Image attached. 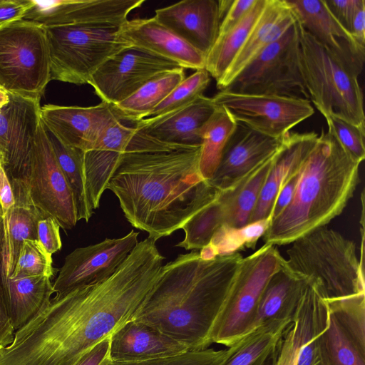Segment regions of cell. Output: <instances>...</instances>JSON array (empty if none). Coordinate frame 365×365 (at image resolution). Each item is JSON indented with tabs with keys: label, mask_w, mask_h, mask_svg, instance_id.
Instances as JSON below:
<instances>
[{
	"label": "cell",
	"mask_w": 365,
	"mask_h": 365,
	"mask_svg": "<svg viewBox=\"0 0 365 365\" xmlns=\"http://www.w3.org/2000/svg\"><path fill=\"white\" fill-rule=\"evenodd\" d=\"M178 68L173 61L131 46L105 61L88 83L103 102L115 105L155 77Z\"/></svg>",
	"instance_id": "cell-12"
},
{
	"label": "cell",
	"mask_w": 365,
	"mask_h": 365,
	"mask_svg": "<svg viewBox=\"0 0 365 365\" xmlns=\"http://www.w3.org/2000/svg\"><path fill=\"white\" fill-rule=\"evenodd\" d=\"M212 98L215 106L223 107L237 123L275 138H282L314 113L310 101L305 99L227 91H220Z\"/></svg>",
	"instance_id": "cell-11"
},
{
	"label": "cell",
	"mask_w": 365,
	"mask_h": 365,
	"mask_svg": "<svg viewBox=\"0 0 365 365\" xmlns=\"http://www.w3.org/2000/svg\"><path fill=\"white\" fill-rule=\"evenodd\" d=\"M284 260L277 247L269 244L243 257L236 279L210 331L211 344L230 347L252 331L261 294Z\"/></svg>",
	"instance_id": "cell-9"
},
{
	"label": "cell",
	"mask_w": 365,
	"mask_h": 365,
	"mask_svg": "<svg viewBox=\"0 0 365 365\" xmlns=\"http://www.w3.org/2000/svg\"><path fill=\"white\" fill-rule=\"evenodd\" d=\"M25 182L33 204L45 215L55 218L63 230L76 225L73 195L56 162L41 120Z\"/></svg>",
	"instance_id": "cell-13"
},
{
	"label": "cell",
	"mask_w": 365,
	"mask_h": 365,
	"mask_svg": "<svg viewBox=\"0 0 365 365\" xmlns=\"http://www.w3.org/2000/svg\"><path fill=\"white\" fill-rule=\"evenodd\" d=\"M271 218L250 222L240 227L222 225L214 234L210 243L199 251L202 259L239 253L245 249H254L257 241L267 232Z\"/></svg>",
	"instance_id": "cell-37"
},
{
	"label": "cell",
	"mask_w": 365,
	"mask_h": 365,
	"mask_svg": "<svg viewBox=\"0 0 365 365\" xmlns=\"http://www.w3.org/2000/svg\"><path fill=\"white\" fill-rule=\"evenodd\" d=\"M325 119L328 130L351 157L361 163L365 158V128L334 116H329Z\"/></svg>",
	"instance_id": "cell-42"
},
{
	"label": "cell",
	"mask_w": 365,
	"mask_h": 365,
	"mask_svg": "<svg viewBox=\"0 0 365 365\" xmlns=\"http://www.w3.org/2000/svg\"><path fill=\"white\" fill-rule=\"evenodd\" d=\"M282 139L283 137L272 138L243 123H237L208 182L220 192L233 188L275 154L282 145Z\"/></svg>",
	"instance_id": "cell-17"
},
{
	"label": "cell",
	"mask_w": 365,
	"mask_h": 365,
	"mask_svg": "<svg viewBox=\"0 0 365 365\" xmlns=\"http://www.w3.org/2000/svg\"><path fill=\"white\" fill-rule=\"evenodd\" d=\"M279 344L280 342L277 345V346L262 361V362L259 365H276L279 355Z\"/></svg>",
	"instance_id": "cell-54"
},
{
	"label": "cell",
	"mask_w": 365,
	"mask_h": 365,
	"mask_svg": "<svg viewBox=\"0 0 365 365\" xmlns=\"http://www.w3.org/2000/svg\"><path fill=\"white\" fill-rule=\"evenodd\" d=\"M324 2L336 19L349 32L352 21L364 0H324Z\"/></svg>",
	"instance_id": "cell-46"
},
{
	"label": "cell",
	"mask_w": 365,
	"mask_h": 365,
	"mask_svg": "<svg viewBox=\"0 0 365 365\" xmlns=\"http://www.w3.org/2000/svg\"><path fill=\"white\" fill-rule=\"evenodd\" d=\"M359 165L331 131L322 129L299 168L292 200L271 220L263 236L264 244L289 245L327 226L352 197Z\"/></svg>",
	"instance_id": "cell-4"
},
{
	"label": "cell",
	"mask_w": 365,
	"mask_h": 365,
	"mask_svg": "<svg viewBox=\"0 0 365 365\" xmlns=\"http://www.w3.org/2000/svg\"><path fill=\"white\" fill-rule=\"evenodd\" d=\"M291 324L274 322L257 328L228 347L218 365H259L277 346Z\"/></svg>",
	"instance_id": "cell-34"
},
{
	"label": "cell",
	"mask_w": 365,
	"mask_h": 365,
	"mask_svg": "<svg viewBox=\"0 0 365 365\" xmlns=\"http://www.w3.org/2000/svg\"><path fill=\"white\" fill-rule=\"evenodd\" d=\"M275 154L233 188L220 192L218 198L223 207L224 225L240 227L250 223Z\"/></svg>",
	"instance_id": "cell-31"
},
{
	"label": "cell",
	"mask_w": 365,
	"mask_h": 365,
	"mask_svg": "<svg viewBox=\"0 0 365 365\" xmlns=\"http://www.w3.org/2000/svg\"><path fill=\"white\" fill-rule=\"evenodd\" d=\"M222 91L309 101L300 68L296 19Z\"/></svg>",
	"instance_id": "cell-10"
},
{
	"label": "cell",
	"mask_w": 365,
	"mask_h": 365,
	"mask_svg": "<svg viewBox=\"0 0 365 365\" xmlns=\"http://www.w3.org/2000/svg\"><path fill=\"white\" fill-rule=\"evenodd\" d=\"M327 322V302L309 281L293 321L299 338L295 365H322L319 337Z\"/></svg>",
	"instance_id": "cell-28"
},
{
	"label": "cell",
	"mask_w": 365,
	"mask_h": 365,
	"mask_svg": "<svg viewBox=\"0 0 365 365\" xmlns=\"http://www.w3.org/2000/svg\"><path fill=\"white\" fill-rule=\"evenodd\" d=\"M148 237L108 279L56 295L0 349V365H71L139 310L165 257Z\"/></svg>",
	"instance_id": "cell-1"
},
{
	"label": "cell",
	"mask_w": 365,
	"mask_h": 365,
	"mask_svg": "<svg viewBox=\"0 0 365 365\" xmlns=\"http://www.w3.org/2000/svg\"><path fill=\"white\" fill-rule=\"evenodd\" d=\"M297 24L300 68L309 101L324 118L336 117L365 128L363 92L358 80L361 71L336 57Z\"/></svg>",
	"instance_id": "cell-6"
},
{
	"label": "cell",
	"mask_w": 365,
	"mask_h": 365,
	"mask_svg": "<svg viewBox=\"0 0 365 365\" xmlns=\"http://www.w3.org/2000/svg\"><path fill=\"white\" fill-rule=\"evenodd\" d=\"M215 109L212 98L203 95L164 120L139 130L172 145L200 147V129Z\"/></svg>",
	"instance_id": "cell-29"
},
{
	"label": "cell",
	"mask_w": 365,
	"mask_h": 365,
	"mask_svg": "<svg viewBox=\"0 0 365 365\" xmlns=\"http://www.w3.org/2000/svg\"><path fill=\"white\" fill-rule=\"evenodd\" d=\"M3 215V212H2V209H1V203H0V215Z\"/></svg>",
	"instance_id": "cell-56"
},
{
	"label": "cell",
	"mask_w": 365,
	"mask_h": 365,
	"mask_svg": "<svg viewBox=\"0 0 365 365\" xmlns=\"http://www.w3.org/2000/svg\"><path fill=\"white\" fill-rule=\"evenodd\" d=\"M4 237L3 215H0V348L10 345L14 337L15 330L11 324L6 309L1 282V257Z\"/></svg>",
	"instance_id": "cell-45"
},
{
	"label": "cell",
	"mask_w": 365,
	"mask_h": 365,
	"mask_svg": "<svg viewBox=\"0 0 365 365\" xmlns=\"http://www.w3.org/2000/svg\"><path fill=\"white\" fill-rule=\"evenodd\" d=\"M185 68H178L148 81L123 101L111 105L121 120L135 123L143 119L185 78Z\"/></svg>",
	"instance_id": "cell-32"
},
{
	"label": "cell",
	"mask_w": 365,
	"mask_h": 365,
	"mask_svg": "<svg viewBox=\"0 0 365 365\" xmlns=\"http://www.w3.org/2000/svg\"><path fill=\"white\" fill-rule=\"evenodd\" d=\"M349 33L360 45L365 46V5L357 11Z\"/></svg>",
	"instance_id": "cell-53"
},
{
	"label": "cell",
	"mask_w": 365,
	"mask_h": 365,
	"mask_svg": "<svg viewBox=\"0 0 365 365\" xmlns=\"http://www.w3.org/2000/svg\"><path fill=\"white\" fill-rule=\"evenodd\" d=\"M120 26L107 23L43 26L51 80L88 83L105 61L132 46L123 38Z\"/></svg>",
	"instance_id": "cell-7"
},
{
	"label": "cell",
	"mask_w": 365,
	"mask_h": 365,
	"mask_svg": "<svg viewBox=\"0 0 365 365\" xmlns=\"http://www.w3.org/2000/svg\"><path fill=\"white\" fill-rule=\"evenodd\" d=\"M59 229V224L51 216L41 218L37 224V239L51 255L60 250L62 246Z\"/></svg>",
	"instance_id": "cell-44"
},
{
	"label": "cell",
	"mask_w": 365,
	"mask_h": 365,
	"mask_svg": "<svg viewBox=\"0 0 365 365\" xmlns=\"http://www.w3.org/2000/svg\"><path fill=\"white\" fill-rule=\"evenodd\" d=\"M296 21L336 57L362 71L365 46L339 24L324 0H285Z\"/></svg>",
	"instance_id": "cell-20"
},
{
	"label": "cell",
	"mask_w": 365,
	"mask_h": 365,
	"mask_svg": "<svg viewBox=\"0 0 365 365\" xmlns=\"http://www.w3.org/2000/svg\"><path fill=\"white\" fill-rule=\"evenodd\" d=\"M240 253L205 260L197 250L163 265L159 277L133 320L146 324L200 351L241 267Z\"/></svg>",
	"instance_id": "cell-3"
},
{
	"label": "cell",
	"mask_w": 365,
	"mask_h": 365,
	"mask_svg": "<svg viewBox=\"0 0 365 365\" xmlns=\"http://www.w3.org/2000/svg\"><path fill=\"white\" fill-rule=\"evenodd\" d=\"M327 307V326L319 337L322 365H365L364 305L341 302Z\"/></svg>",
	"instance_id": "cell-16"
},
{
	"label": "cell",
	"mask_w": 365,
	"mask_h": 365,
	"mask_svg": "<svg viewBox=\"0 0 365 365\" xmlns=\"http://www.w3.org/2000/svg\"><path fill=\"white\" fill-rule=\"evenodd\" d=\"M120 33L132 46L173 61L183 68H205L206 56L160 24L154 16L128 20L121 25Z\"/></svg>",
	"instance_id": "cell-22"
},
{
	"label": "cell",
	"mask_w": 365,
	"mask_h": 365,
	"mask_svg": "<svg viewBox=\"0 0 365 365\" xmlns=\"http://www.w3.org/2000/svg\"><path fill=\"white\" fill-rule=\"evenodd\" d=\"M46 131L56 162L71 190L78 221L88 222L94 211L86 186L84 151L63 144L47 129Z\"/></svg>",
	"instance_id": "cell-35"
},
{
	"label": "cell",
	"mask_w": 365,
	"mask_h": 365,
	"mask_svg": "<svg viewBox=\"0 0 365 365\" xmlns=\"http://www.w3.org/2000/svg\"><path fill=\"white\" fill-rule=\"evenodd\" d=\"M139 232L131 230L120 238H106L78 247L68 254L53 284L56 295L96 284L110 277L137 245Z\"/></svg>",
	"instance_id": "cell-14"
},
{
	"label": "cell",
	"mask_w": 365,
	"mask_h": 365,
	"mask_svg": "<svg viewBox=\"0 0 365 365\" xmlns=\"http://www.w3.org/2000/svg\"><path fill=\"white\" fill-rule=\"evenodd\" d=\"M39 101L12 94L0 109V164L9 180H26L41 123Z\"/></svg>",
	"instance_id": "cell-15"
},
{
	"label": "cell",
	"mask_w": 365,
	"mask_h": 365,
	"mask_svg": "<svg viewBox=\"0 0 365 365\" xmlns=\"http://www.w3.org/2000/svg\"><path fill=\"white\" fill-rule=\"evenodd\" d=\"M1 349V348H0Z\"/></svg>",
	"instance_id": "cell-57"
},
{
	"label": "cell",
	"mask_w": 365,
	"mask_h": 365,
	"mask_svg": "<svg viewBox=\"0 0 365 365\" xmlns=\"http://www.w3.org/2000/svg\"><path fill=\"white\" fill-rule=\"evenodd\" d=\"M295 21L285 0H267L260 16L255 24L242 48L216 83L222 91L268 45L278 38Z\"/></svg>",
	"instance_id": "cell-26"
},
{
	"label": "cell",
	"mask_w": 365,
	"mask_h": 365,
	"mask_svg": "<svg viewBox=\"0 0 365 365\" xmlns=\"http://www.w3.org/2000/svg\"><path fill=\"white\" fill-rule=\"evenodd\" d=\"M31 0H0V27L23 19Z\"/></svg>",
	"instance_id": "cell-50"
},
{
	"label": "cell",
	"mask_w": 365,
	"mask_h": 365,
	"mask_svg": "<svg viewBox=\"0 0 365 365\" xmlns=\"http://www.w3.org/2000/svg\"><path fill=\"white\" fill-rule=\"evenodd\" d=\"M267 0H257L234 27L217 36L206 56L205 69L217 83L224 76L260 16Z\"/></svg>",
	"instance_id": "cell-33"
},
{
	"label": "cell",
	"mask_w": 365,
	"mask_h": 365,
	"mask_svg": "<svg viewBox=\"0 0 365 365\" xmlns=\"http://www.w3.org/2000/svg\"><path fill=\"white\" fill-rule=\"evenodd\" d=\"M41 120L63 144L84 152L92 150L106 129L121 121L105 102L89 107L48 104L41 107Z\"/></svg>",
	"instance_id": "cell-18"
},
{
	"label": "cell",
	"mask_w": 365,
	"mask_h": 365,
	"mask_svg": "<svg viewBox=\"0 0 365 365\" xmlns=\"http://www.w3.org/2000/svg\"><path fill=\"white\" fill-rule=\"evenodd\" d=\"M188 348L158 329L130 320L110 336L112 361H138L176 356Z\"/></svg>",
	"instance_id": "cell-23"
},
{
	"label": "cell",
	"mask_w": 365,
	"mask_h": 365,
	"mask_svg": "<svg viewBox=\"0 0 365 365\" xmlns=\"http://www.w3.org/2000/svg\"><path fill=\"white\" fill-rule=\"evenodd\" d=\"M227 353V349L215 350L207 348L165 358L138 361H113L112 365H218Z\"/></svg>",
	"instance_id": "cell-43"
},
{
	"label": "cell",
	"mask_w": 365,
	"mask_h": 365,
	"mask_svg": "<svg viewBox=\"0 0 365 365\" xmlns=\"http://www.w3.org/2000/svg\"><path fill=\"white\" fill-rule=\"evenodd\" d=\"M256 1L234 0L221 20L218 35L226 32L237 24L252 9Z\"/></svg>",
	"instance_id": "cell-49"
},
{
	"label": "cell",
	"mask_w": 365,
	"mask_h": 365,
	"mask_svg": "<svg viewBox=\"0 0 365 365\" xmlns=\"http://www.w3.org/2000/svg\"><path fill=\"white\" fill-rule=\"evenodd\" d=\"M155 19L207 56L217 39L220 19L215 0H184L156 9Z\"/></svg>",
	"instance_id": "cell-21"
},
{
	"label": "cell",
	"mask_w": 365,
	"mask_h": 365,
	"mask_svg": "<svg viewBox=\"0 0 365 365\" xmlns=\"http://www.w3.org/2000/svg\"><path fill=\"white\" fill-rule=\"evenodd\" d=\"M184 147L172 145L153 138L136 128L125 126L121 121L108 127L91 150L125 152L171 150Z\"/></svg>",
	"instance_id": "cell-39"
},
{
	"label": "cell",
	"mask_w": 365,
	"mask_h": 365,
	"mask_svg": "<svg viewBox=\"0 0 365 365\" xmlns=\"http://www.w3.org/2000/svg\"><path fill=\"white\" fill-rule=\"evenodd\" d=\"M10 182L15 203L9 210L3 213L1 257V270L8 277L14 272L24 242L38 240V222L46 216L33 204L25 181L16 179Z\"/></svg>",
	"instance_id": "cell-25"
},
{
	"label": "cell",
	"mask_w": 365,
	"mask_h": 365,
	"mask_svg": "<svg viewBox=\"0 0 365 365\" xmlns=\"http://www.w3.org/2000/svg\"><path fill=\"white\" fill-rule=\"evenodd\" d=\"M299 346V335L292 323L287 329L280 341L276 365H295Z\"/></svg>",
	"instance_id": "cell-47"
},
{
	"label": "cell",
	"mask_w": 365,
	"mask_h": 365,
	"mask_svg": "<svg viewBox=\"0 0 365 365\" xmlns=\"http://www.w3.org/2000/svg\"><path fill=\"white\" fill-rule=\"evenodd\" d=\"M144 0H31L23 20L43 26L107 23L122 25Z\"/></svg>",
	"instance_id": "cell-19"
},
{
	"label": "cell",
	"mask_w": 365,
	"mask_h": 365,
	"mask_svg": "<svg viewBox=\"0 0 365 365\" xmlns=\"http://www.w3.org/2000/svg\"><path fill=\"white\" fill-rule=\"evenodd\" d=\"M308 282L307 279L292 272L284 260L261 294L252 331L274 322L293 323Z\"/></svg>",
	"instance_id": "cell-27"
},
{
	"label": "cell",
	"mask_w": 365,
	"mask_h": 365,
	"mask_svg": "<svg viewBox=\"0 0 365 365\" xmlns=\"http://www.w3.org/2000/svg\"><path fill=\"white\" fill-rule=\"evenodd\" d=\"M112 363L109 337L88 349L71 365H112Z\"/></svg>",
	"instance_id": "cell-48"
},
{
	"label": "cell",
	"mask_w": 365,
	"mask_h": 365,
	"mask_svg": "<svg viewBox=\"0 0 365 365\" xmlns=\"http://www.w3.org/2000/svg\"><path fill=\"white\" fill-rule=\"evenodd\" d=\"M51 80L44 27L23 19L0 27V86L40 101Z\"/></svg>",
	"instance_id": "cell-8"
},
{
	"label": "cell",
	"mask_w": 365,
	"mask_h": 365,
	"mask_svg": "<svg viewBox=\"0 0 365 365\" xmlns=\"http://www.w3.org/2000/svg\"><path fill=\"white\" fill-rule=\"evenodd\" d=\"M5 303L15 331L24 327L51 299L54 293L51 277L35 276L8 277L1 270Z\"/></svg>",
	"instance_id": "cell-30"
},
{
	"label": "cell",
	"mask_w": 365,
	"mask_h": 365,
	"mask_svg": "<svg viewBox=\"0 0 365 365\" xmlns=\"http://www.w3.org/2000/svg\"><path fill=\"white\" fill-rule=\"evenodd\" d=\"M52 264V255L46 252L38 240H26L20 249L14 272L9 277L43 275L51 278L56 272Z\"/></svg>",
	"instance_id": "cell-41"
},
{
	"label": "cell",
	"mask_w": 365,
	"mask_h": 365,
	"mask_svg": "<svg viewBox=\"0 0 365 365\" xmlns=\"http://www.w3.org/2000/svg\"><path fill=\"white\" fill-rule=\"evenodd\" d=\"M299 173V169L280 188L271 210V220L281 213L292 200L298 182Z\"/></svg>",
	"instance_id": "cell-51"
},
{
	"label": "cell",
	"mask_w": 365,
	"mask_h": 365,
	"mask_svg": "<svg viewBox=\"0 0 365 365\" xmlns=\"http://www.w3.org/2000/svg\"><path fill=\"white\" fill-rule=\"evenodd\" d=\"M285 265L312 282L325 301L365 292L364 266L354 242L327 226L291 243Z\"/></svg>",
	"instance_id": "cell-5"
},
{
	"label": "cell",
	"mask_w": 365,
	"mask_h": 365,
	"mask_svg": "<svg viewBox=\"0 0 365 365\" xmlns=\"http://www.w3.org/2000/svg\"><path fill=\"white\" fill-rule=\"evenodd\" d=\"M9 101V94L1 86H0V109Z\"/></svg>",
	"instance_id": "cell-55"
},
{
	"label": "cell",
	"mask_w": 365,
	"mask_h": 365,
	"mask_svg": "<svg viewBox=\"0 0 365 365\" xmlns=\"http://www.w3.org/2000/svg\"><path fill=\"white\" fill-rule=\"evenodd\" d=\"M200 147L121 153L106 189L130 225L157 240L217 199L220 191L200 172Z\"/></svg>",
	"instance_id": "cell-2"
},
{
	"label": "cell",
	"mask_w": 365,
	"mask_h": 365,
	"mask_svg": "<svg viewBox=\"0 0 365 365\" xmlns=\"http://www.w3.org/2000/svg\"><path fill=\"white\" fill-rule=\"evenodd\" d=\"M205 69L195 71L179 83L154 109L143 119L135 123L138 129H142L160 122L185 108L200 96L208 86L210 77Z\"/></svg>",
	"instance_id": "cell-38"
},
{
	"label": "cell",
	"mask_w": 365,
	"mask_h": 365,
	"mask_svg": "<svg viewBox=\"0 0 365 365\" xmlns=\"http://www.w3.org/2000/svg\"><path fill=\"white\" fill-rule=\"evenodd\" d=\"M318 135L313 131L302 133L289 131L283 136L282 145L274 155L250 223L270 217L280 188L299 169L315 145Z\"/></svg>",
	"instance_id": "cell-24"
},
{
	"label": "cell",
	"mask_w": 365,
	"mask_h": 365,
	"mask_svg": "<svg viewBox=\"0 0 365 365\" xmlns=\"http://www.w3.org/2000/svg\"><path fill=\"white\" fill-rule=\"evenodd\" d=\"M0 203L3 213L9 210L15 203L11 182L0 164Z\"/></svg>",
	"instance_id": "cell-52"
},
{
	"label": "cell",
	"mask_w": 365,
	"mask_h": 365,
	"mask_svg": "<svg viewBox=\"0 0 365 365\" xmlns=\"http://www.w3.org/2000/svg\"><path fill=\"white\" fill-rule=\"evenodd\" d=\"M222 225L223 207L217 197L186 222L181 228L185 232V237L175 246L186 250H200L210 243Z\"/></svg>",
	"instance_id": "cell-40"
},
{
	"label": "cell",
	"mask_w": 365,
	"mask_h": 365,
	"mask_svg": "<svg viewBox=\"0 0 365 365\" xmlns=\"http://www.w3.org/2000/svg\"><path fill=\"white\" fill-rule=\"evenodd\" d=\"M236 125L237 122L230 113L223 107L216 106L213 114L201 128L199 169L205 180H209L214 174Z\"/></svg>",
	"instance_id": "cell-36"
}]
</instances>
